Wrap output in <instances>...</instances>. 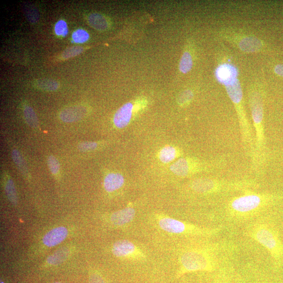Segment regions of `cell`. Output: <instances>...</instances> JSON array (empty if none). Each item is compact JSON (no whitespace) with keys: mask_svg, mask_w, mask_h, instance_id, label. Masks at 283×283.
<instances>
[{"mask_svg":"<svg viewBox=\"0 0 283 283\" xmlns=\"http://www.w3.org/2000/svg\"><path fill=\"white\" fill-rule=\"evenodd\" d=\"M281 197L277 194L257 193L252 189L246 190L242 194L228 202L226 213L228 217L233 220H247L259 215L280 200Z\"/></svg>","mask_w":283,"mask_h":283,"instance_id":"cell-1","label":"cell"},{"mask_svg":"<svg viewBox=\"0 0 283 283\" xmlns=\"http://www.w3.org/2000/svg\"><path fill=\"white\" fill-rule=\"evenodd\" d=\"M264 91L259 85L252 86L249 91V101L253 129H255L256 157L253 165L259 173L266 161V140L264 124Z\"/></svg>","mask_w":283,"mask_h":283,"instance_id":"cell-2","label":"cell"},{"mask_svg":"<svg viewBox=\"0 0 283 283\" xmlns=\"http://www.w3.org/2000/svg\"><path fill=\"white\" fill-rule=\"evenodd\" d=\"M254 180H228L214 178L196 179L190 183L192 192L203 196H220L236 192H244L257 187Z\"/></svg>","mask_w":283,"mask_h":283,"instance_id":"cell-3","label":"cell"},{"mask_svg":"<svg viewBox=\"0 0 283 283\" xmlns=\"http://www.w3.org/2000/svg\"><path fill=\"white\" fill-rule=\"evenodd\" d=\"M218 247L193 248L183 252L180 258V266L178 277L190 272L215 270L218 263Z\"/></svg>","mask_w":283,"mask_h":283,"instance_id":"cell-4","label":"cell"},{"mask_svg":"<svg viewBox=\"0 0 283 283\" xmlns=\"http://www.w3.org/2000/svg\"><path fill=\"white\" fill-rule=\"evenodd\" d=\"M247 235L264 247L275 260L283 256V244L276 230L270 224L257 223L250 226Z\"/></svg>","mask_w":283,"mask_h":283,"instance_id":"cell-5","label":"cell"},{"mask_svg":"<svg viewBox=\"0 0 283 283\" xmlns=\"http://www.w3.org/2000/svg\"><path fill=\"white\" fill-rule=\"evenodd\" d=\"M157 224L165 232L185 236L211 237L218 234L220 228H206L199 227L164 215H157Z\"/></svg>","mask_w":283,"mask_h":283,"instance_id":"cell-6","label":"cell"},{"mask_svg":"<svg viewBox=\"0 0 283 283\" xmlns=\"http://www.w3.org/2000/svg\"><path fill=\"white\" fill-rule=\"evenodd\" d=\"M218 36L244 52H257L265 48L264 42L257 36L232 28L221 29Z\"/></svg>","mask_w":283,"mask_h":283,"instance_id":"cell-7","label":"cell"},{"mask_svg":"<svg viewBox=\"0 0 283 283\" xmlns=\"http://www.w3.org/2000/svg\"><path fill=\"white\" fill-rule=\"evenodd\" d=\"M226 160L218 158L209 163L202 162L194 158H181L173 164L170 169L180 178H187L195 174L206 171H218L225 166Z\"/></svg>","mask_w":283,"mask_h":283,"instance_id":"cell-8","label":"cell"},{"mask_svg":"<svg viewBox=\"0 0 283 283\" xmlns=\"http://www.w3.org/2000/svg\"><path fill=\"white\" fill-rule=\"evenodd\" d=\"M113 255L120 258L132 260H141L146 258V255L131 241L120 240L113 245Z\"/></svg>","mask_w":283,"mask_h":283,"instance_id":"cell-9","label":"cell"},{"mask_svg":"<svg viewBox=\"0 0 283 283\" xmlns=\"http://www.w3.org/2000/svg\"><path fill=\"white\" fill-rule=\"evenodd\" d=\"M215 75L218 82L225 86L238 79L239 71L231 62H224L218 65Z\"/></svg>","mask_w":283,"mask_h":283,"instance_id":"cell-10","label":"cell"},{"mask_svg":"<svg viewBox=\"0 0 283 283\" xmlns=\"http://www.w3.org/2000/svg\"><path fill=\"white\" fill-rule=\"evenodd\" d=\"M135 210L132 206L114 212L110 217L111 223L114 226H124L131 224L135 217Z\"/></svg>","mask_w":283,"mask_h":283,"instance_id":"cell-11","label":"cell"},{"mask_svg":"<svg viewBox=\"0 0 283 283\" xmlns=\"http://www.w3.org/2000/svg\"><path fill=\"white\" fill-rule=\"evenodd\" d=\"M86 107L82 105H76L68 107L61 112L60 118L66 122H73L81 120L86 116Z\"/></svg>","mask_w":283,"mask_h":283,"instance_id":"cell-12","label":"cell"},{"mask_svg":"<svg viewBox=\"0 0 283 283\" xmlns=\"http://www.w3.org/2000/svg\"><path fill=\"white\" fill-rule=\"evenodd\" d=\"M68 234L67 229L59 227L52 229L44 236L43 242L46 246L52 247L64 241Z\"/></svg>","mask_w":283,"mask_h":283,"instance_id":"cell-13","label":"cell"},{"mask_svg":"<svg viewBox=\"0 0 283 283\" xmlns=\"http://www.w3.org/2000/svg\"><path fill=\"white\" fill-rule=\"evenodd\" d=\"M133 109V104L128 103L121 106L116 112L113 122L118 128H124L129 125L132 117Z\"/></svg>","mask_w":283,"mask_h":283,"instance_id":"cell-14","label":"cell"},{"mask_svg":"<svg viewBox=\"0 0 283 283\" xmlns=\"http://www.w3.org/2000/svg\"><path fill=\"white\" fill-rule=\"evenodd\" d=\"M125 179L119 173H111L104 180V188L109 193L114 192L124 185Z\"/></svg>","mask_w":283,"mask_h":283,"instance_id":"cell-15","label":"cell"},{"mask_svg":"<svg viewBox=\"0 0 283 283\" xmlns=\"http://www.w3.org/2000/svg\"><path fill=\"white\" fill-rule=\"evenodd\" d=\"M88 22L91 27L99 30H104L108 27V22L101 14L93 13L89 15Z\"/></svg>","mask_w":283,"mask_h":283,"instance_id":"cell-16","label":"cell"},{"mask_svg":"<svg viewBox=\"0 0 283 283\" xmlns=\"http://www.w3.org/2000/svg\"><path fill=\"white\" fill-rule=\"evenodd\" d=\"M33 84L36 88L48 91H55L59 86L58 81L51 79H38L34 81Z\"/></svg>","mask_w":283,"mask_h":283,"instance_id":"cell-17","label":"cell"},{"mask_svg":"<svg viewBox=\"0 0 283 283\" xmlns=\"http://www.w3.org/2000/svg\"><path fill=\"white\" fill-rule=\"evenodd\" d=\"M179 155V152L177 149L173 147L167 146L160 151L159 157L160 161L163 163H168Z\"/></svg>","mask_w":283,"mask_h":283,"instance_id":"cell-18","label":"cell"},{"mask_svg":"<svg viewBox=\"0 0 283 283\" xmlns=\"http://www.w3.org/2000/svg\"><path fill=\"white\" fill-rule=\"evenodd\" d=\"M193 66L192 55L188 51L183 52L180 63V71L183 74H187L192 70Z\"/></svg>","mask_w":283,"mask_h":283,"instance_id":"cell-19","label":"cell"},{"mask_svg":"<svg viewBox=\"0 0 283 283\" xmlns=\"http://www.w3.org/2000/svg\"><path fill=\"white\" fill-rule=\"evenodd\" d=\"M68 254L69 251L67 249L65 248L60 249L48 258V262L51 265H57L62 263L67 258Z\"/></svg>","mask_w":283,"mask_h":283,"instance_id":"cell-20","label":"cell"},{"mask_svg":"<svg viewBox=\"0 0 283 283\" xmlns=\"http://www.w3.org/2000/svg\"><path fill=\"white\" fill-rule=\"evenodd\" d=\"M24 115L27 124L33 128H37L39 126V122L36 117V114L29 106H26L24 109Z\"/></svg>","mask_w":283,"mask_h":283,"instance_id":"cell-21","label":"cell"},{"mask_svg":"<svg viewBox=\"0 0 283 283\" xmlns=\"http://www.w3.org/2000/svg\"><path fill=\"white\" fill-rule=\"evenodd\" d=\"M12 158L15 164L19 168L20 171L25 175H27L28 170L25 160L23 158L20 152L17 150H14L12 153Z\"/></svg>","mask_w":283,"mask_h":283,"instance_id":"cell-22","label":"cell"},{"mask_svg":"<svg viewBox=\"0 0 283 283\" xmlns=\"http://www.w3.org/2000/svg\"><path fill=\"white\" fill-rule=\"evenodd\" d=\"M6 192L10 201L13 204H16L17 198L16 192L14 185V183L11 180L7 181L5 186Z\"/></svg>","mask_w":283,"mask_h":283,"instance_id":"cell-23","label":"cell"},{"mask_svg":"<svg viewBox=\"0 0 283 283\" xmlns=\"http://www.w3.org/2000/svg\"><path fill=\"white\" fill-rule=\"evenodd\" d=\"M193 97L194 94L192 91L187 90L183 91L179 96L178 99L179 104L181 106L187 105L192 101Z\"/></svg>","mask_w":283,"mask_h":283,"instance_id":"cell-24","label":"cell"},{"mask_svg":"<svg viewBox=\"0 0 283 283\" xmlns=\"http://www.w3.org/2000/svg\"><path fill=\"white\" fill-rule=\"evenodd\" d=\"M89 39V35L86 30L79 29L73 34V41L76 43H83Z\"/></svg>","mask_w":283,"mask_h":283,"instance_id":"cell-25","label":"cell"},{"mask_svg":"<svg viewBox=\"0 0 283 283\" xmlns=\"http://www.w3.org/2000/svg\"><path fill=\"white\" fill-rule=\"evenodd\" d=\"M83 51V48L79 46H75L66 49L62 53V57L68 59L77 56Z\"/></svg>","mask_w":283,"mask_h":283,"instance_id":"cell-26","label":"cell"},{"mask_svg":"<svg viewBox=\"0 0 283 283\" xmlns=\"http://www.w3.org/2000/svg\"><path fill=\"white\" fill-rule=\"evenodd\" d=\"M55 31L58 36H65L67 35L68 29L66 22L63 20L58 21L55 25Z\"/></svg>","mask_w":283,"mask_h":283,"instance_id":"cell-27","label":"cell"},{"mask_svg":"<svg viewBox=\"0 0 283 283\" xmlns=\"http://www.w3.org/2000/svg\"><path fill=\"white\" fill-rule=\"evenodd\" d=\"M50 170L52 174H57L60 169V165L58 160L53 156H50L48 159Z\"/></svg>","mask_w":283,"mask_h":283,"instance_id":"cell-28","label":"cell"},{"mask_svg":"<svg viewBox=\"0 0 283 283\" xmlns=\"http://www.w3.org/2000/svg\"><path fill=\"white\" fill-rule=\"evenodd\" d=\"M97 144L95 142H83L79 145V149L83 152L90 151L96 149Z\"/></svg>","mask_w":283,"mask_h":283,"instance_id":"cell-29","label":"cell"},{"mask_svg":"<svg viewBox=\"0 0 283 283\" xmlns=\"http://www.w3.org/2000/svg\"><path fill=\"white\" fill-rule=\"evenodd\" d=\"M27 11H29V12H26V15L27 18H29L30 14H32V22L33 23L36 22L38 19H39V13H38L36 9L34 8L33 6L30 7V8H27Z\"/></svg>","mask_w":283,"mask_h":283,"instance_id":"cell-30","label":"cell"},{"mask_svg":"<svg viewBox=\"0 0 283 283\" xmlns=\"http://www.w3.org/2000/svg\"><path fill=\"white\" fill-rule=\"evenodd\" d=\"M89 283H105V282L101 275L97 273H94L91 275Z\"/></svg>","mask_w":283,"mask_h":283,"instance_id":"cell-31","label":"cell"},{"mask_svg":"<svg viewBox=\"0 0 283 283\" xmlns=\"http://www.w3.org/2000/svg\"><path fill=\"white\" fill-rule=\"evenodd\" d=\"M274 71L275 74L283 78V64L275 65L274 68Z\"/></svg>","mask_w":283,"mask_h":283,"instance_id":"cell-32","label":"cell"},{"mask_svg":"<svg viewBox=\"0 0 283 283\" xmlns=\"http://www.w3.org/2000/svg\"></svg>","mask_w":283,"mask_h":283,"instance_id":"cell-33","label":"cell"}]
</instances>
